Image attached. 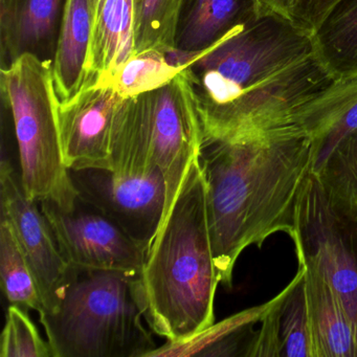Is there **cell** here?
Masks as SVG:
<instances>
[{"label":"cell","mask_w":357,"mask_h":357,"mask_svg":"<svg viewBox=\"0 0 357 357\" xmlns=\"http://www.w3.org/2000/svg\"><path fill=\"white\" fill-rule=\"evenodd\" d=\"M181 62L204 141L284 129L317 137L325 125L326 95L338 80L319 57L312 31L267 10Z\"/></svg>","instance_id":"1"},{"label":"cell","mask_w":357,"mask_h":357,"mask_svg":"<svg viewBox=\"0 0 357 357\" xmlns=\"http://www.w3.org/2000/svg\"><path fill=\"white\" fill-rule=\"evenodd\" d=\"M200 168L213 257L220 284L233 286L240 255L271 236L296 234L298 204L314 166V139L298 129L204 141Z\"/></svg>","instance_id":"2"},{"label":"cell","mask_w":357,"mask_h":357,"mask_svg":"<svg viewBox=\"0 0 357 357\" xmlns=\"http://www.w3.org/2000/svg\"><path fill=\"white\" fill-rule=\"evenodd\" d=\"M199 158V156H198ZM150 329L179 342L214 324L220 284L213 257L206 183L196 158L183 179L141 273Z\"/></svg>","instance_id":"3"},{"label":"cell","mask_w":357,"mask_h":357,"mask_svg":"<svg viewBox=\"0 0 357 357\" xmlns=\"http://www.w3.org/2000/svg\"><path fill=\"white\" fill-rule=\"evenodd\" d=\"M39 317L54 357H148L158 348L144 324L141 275L78 268L57 309Z\"/></svg>","instance_id":"4"},{"label":"cell","mask_w":357,"mask_h":357,"mask_svg":"<svg viewBox=\"0 0 357 357\" xmlns=\"http://www.w3.org/2000/svg\"><path fill=\"white\" fill-rule=\"evenodd\" d=\"M202 144V122L183 70L165 86L120 102L110 137L112 171L145 177L160 169L167 190L164 223Z\"/></svg>","instance_id":"5"},{"label":"cell","mask_w":357,"mask_h":357,"mask_svg":"<svg viewBox=\"0 0 357 357\" xmlns=\"http://www.w3.org/2000/svg\"><path fill=\"white\" fill-rule=\"evenodd\" d=\"M0 97L11 112L22 185L31 199L70 208L77 194L62 155L59 99L52 66L24 55L0 70Z\"/></svg>","instance_id":"6"},{"label":"cell","mask_w":357,"mask_h":357,"mask_svg":"<svg viewBox=\"0 0 357 357\" xmlns=\"http://www.w3.org/2000/svg\"><path fill=\"white\" fill-rule=\"evenodd\" d=\"M292 242L298 262L313 267L337 296L357 344V250L352 215L330 200L314 173L301 197Z\"/></svg>","instance_id":"7"},{"label":"cell","mask_w":357,"mask_h":357,"mask_svg":"<svg viewBox=\"0 0 357 357\" xmlns=\"http://www.w3.org/2000/svg\"><path fill=\"white\" fill-rule=\"evenodd\" d=\"M38 204L62 255L73 266L141 275L147 250L99 208L78 195L70 208L52 200Z\"/></svg>","instance_id":"8"},{"label":"cell","mask_w":357,"mask_h":357,"mask_svg":"<svg viewBox=\"0 0 357 357\" xmlns=\"http://www.w3.org/2000/svg\"><path fill=\"white\" fill-rule=\"evenodd\" d=\"M0 185L1 215L11 223L36 277L45 306L43 313L53 312L76 277L78 267L64 258L40 206L29 197L20 173L6 155L0 165Z\"/></svg>","instance_id":"9"},{"label":"cell","mask_w":357,"mask_h":357,"mask_svg":"<svg viewBox=\"0 0 357 357\" xmlns=\"http://www.w3.org/2000/svg\"><path fill=\"white\" fill-rule=\"evenodd\" d=\"M79 197L99 208L144 250L160 231L167 190L160 169L145 177H125L108 169L68 170Z\"/></svg>","instance_id":"10"},{"label":"cell","mask_w":357,"mask_h":357,"mask_svg":"<svg viewBox=\"0 0 357 357\" xmlns=\"http://www.w3.org/2000/svg\"><path fill=\"white\" fill-rule=\"evenodd\" d=\"M123 99L112 84L86 83L70 101L59 102L62 155L68 170H112V121Z\"/></svg>","instance_id":"11"},{"label":"cell","mask_w":357,"mask_h":357,"mask_svg":"<svg viewBox=\"0 0 357 357\" xmlns=\"http://www.w3.org/2000/svg\"><path fill=\"white\" fill-rule=\"evenodd\" d=\"M68 0H0V70L24 55L53 66Z\"/></svg>","instance_id":"12"},{"label":"cell","mask_w":357,"mask_h":357,"mask_svg":"<svg viewBox=\"0 0 357 357\" xmlns=\"http://www.w3.org/2000/svg\"><path fill=\"white\" fill-rule=\"evenodd\" d=\"M263 11L261 0H181L174 52L183 56L202 53Z\"/></svg>","instance_id":"13"},{"label":"cell","mask_w":357,"mask_h":357,"mask_svg":"<svg viewBox=\"0 0 357 357\" xmlns=\"http://www.w3.org/2000/svg\"><path fill=\"white\" fill-rule=\"evenodd\" d=\"M133 55L132 0H95L86 83L112 84Z\"/></svg>","instance_id":"14"},{"label":"cell","mask_w":357,"mask_h":357,"mask_svg":"<svg viewBox=\"0 0 357 357\" xmlns=\"http://www.w3.org/2000/svg\"><path fill=\"white\" fill-rule=\"evenodd\" d=\"M93 6L95 0H68L52 66L60 103L73 99L86 83Z\"/></svg>","instance_id":"15"},{"label":"cell","mask_w":357,"mask_h":357,"mask_svg":"<svg viewBox=\"0 0 357 357\" xmlns=\"http://www.w3.org/2000/svg\"><path fill=\"white\" fill-rule=\"evenodd\" d=\"M315 357H357L352 324L336 294L317 271L305 262Z\"/></svg>","instance_id":"16"},{"label":"cell","mask_w":357,"mask_h":357,"mask_svg":"<svg viewBox=\"0 0 357 357\" xmlns=\"http://www.w3.org/2000/svg\"><path fill=\"white\" fill-rule=\"evenodd\" d=\"M285 288L269 302L260 306L245 309L220 323L212 324L199 333L179 342H167L156 348L148 357L160 356H244L250 326L261 321L265 315L283 298Z\"/></svg>","instance_id":"17"},{"label":"cell","mask_w":357,"mask_h":357,"mask_svg":"<svg viewBox=\"0 0 357 357\" xmlns=\"http://www.w3.org/2000/svg\"><path fill=\"white\" fill-rule=\"evenodd\" d=\"M313 36L319 57L336 78L357 75V0H338Z\"/></svg>","instance_id":"18"},{"label":"cell","mask_w":357,"mask_h":357,"mask_svg":"<svg viewBox=\"0 0 357 357\" xmlns=\"http://www.w3.org/2000/svg\"><path fill=\"white\" fill-rule=\"evenodd\" d=\"M0 279L11 305L45 311L43 296L32 267L7 217L0 215Z\"/></svg>","instance_id":"19"},{"label":"cell","mask_w":357,"mask_h":357,"mask_svg":"<svg viewBox=\"0 0 357 357\" xmlns=\"http://www.w3.org/2000/svg\"><path fill=\"white\" fill-rule=\"evenodd\" d=\"M135 55L149 50L175 51L181 0H132Z\"/></svg>","instance_id":"20"},{"label":"cell","mask_w":357,"mask_h":357,"mask_svg":"<svg viewBox=\"0 0 357 357\" xmlns=\"http://www.w3.org/2000/svg\"><path fill=\"white\" fill-rule=\"evenodd\" d=\"M183 68L185 63L171 62L166 52L149 50L125 62L112 84L123 98L137 97L168 84Z\"/></svg>","instance_id":"21"},{"label":"cell","mask_w":357,"mask_h":357,"mask_svg":"<svg viewBox=\"0 0 357 357\" xmlns=\"http://www.w3.org/2000/svg\"><path fill=\"white\" fill-rule=\"evenodd\" d=\"M296 281L281 309L282 356L315 357L311 331L305 267L300 264Z\"/></svg>","instance_id":"22"},{"label":"cell","mask_w":357,"mask_h":357,"mask_svg":"<svg viewBox=\"0 0 357 357\" xmlns=\"http://www.w3.org/2000/svg\"><path fill=\"white\" fill-rule=\"evenodd\" d=\"M315 175L330 200L350 213L357 202V130L335 148Z\"/></svg>","instance_id":"23"},{"label":"cell","mask_w":357,"mask_h":357,"mask_svg":"<svg viewBox=\"0 0 357 357\" xmlns=\"http://www.w3.org/2000/svg\"><path fill=\"white\" fill-rule=\"evenodd\" d=\"M0 356L54 357L51 344L41 337L24 307L11 305L8 308L0 338Z\"/></svg>","instance_id":"24"},{"label":"cell","mask_w":357,"mask_h":357,"mask_svg":"<svg viewBox=\"0 0 357 357\" xmlns=\"http://www.w3.org/2000/svg\"><path fill=\"white\" fill-rule=\"evenodd\" d=\"M294 275L289 284L285 287L283 298L275 307L265 315L262 319V326L258 333L252 334L246 346L244 356H282L281 342V309L282 304L290 290L296 283Z\"/></svg>","instance_id":"25"},{"label":"cell","mask_w":357,"mask_h":357,"mask_svg":"<svg viewBox=\"0 0 357 357\" xmlns=\"http://www.w3.org/2000/svg\"><path fill=\"white\" fill-rule=\"evenodd\" d=\"M357 130V99L342 112L338 120L319 141H314V166L317 174L323 168L335 148L351 133Z\"/></svg>","instance_id":"26"},{"label":"cell","mask_w":357,"mask_h":357,"mask_svg":"<svg viewBox=\"0 0 357 357\" xmlns=\"http://www.w3.org/2000/svg\"><path fill=\"white\" fill-rule=\"evenodd\" d=\"M338 0H298L292 20L314 32Z\"/></svg>","instance_id":"27"},{"label":"cell","mask_w":357,"mask_h":357,"mask_svg":"<svg viewBox=\"0 0 357 357\" xmlns=\"http://www.w3.org/2000/svg\"><path fill=\"white\" fill-rule=\"evenodd\" d=\"M298 1V0H261V3L264 10L277 12L292 20Z\"/></svg>","instance_id":"28"},{"label":"cell","mask_w":357,"mask_h":357,"mask_svg":"<svg viewBox=\"0 0 357 357\" xmlns=\"http://www.w3.org/2000/svg\"><path fill=\"white\" fill-rule=\"evenodd\" d=\"M350 214L352 215L353 229H354L355 244H356L357 250V202H355L354 206H353L352 210H351Z\"/></svg>","instance_id":"29"}]
</instances>
